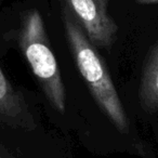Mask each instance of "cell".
<instances>
[{
	"mask_svg": "<svg viewBox=\"0 0 158 158\" xmlns=\"http://www.w3.org/2000/svg\"><path fill=\"white\" fill-rule=\"evenodd\" d=\"M91 44L102 48L112 46L118 33L116 22L108 13V0H64Z\"/></svg>",
	"mask_w": 158,
	"mask_h": 158,
	"instance_id": "cell-3",
	"label": "cell"
},
{
	"mask_svg": "<svg viewBox=\"0 0 158 158\" xmlns=\"http://www.w3.org/2000/svg\"><path fill=\"white\" fill-rule=\"evenodd\" d=\"M0 125L31 129L34 120L28 112L27 104L20 93L16 92L2 68L0 67Z\"/></svg>",
	"mask_w": 158,
	"mask_h": 158,
	"instance_id": "cell-4",
	"label": "cell"
},
{
	"mask_svg": "<svg viewBox=\"0 0 158 158\" xmlns=\"http://www.w3.org/2000/svg\"><path fill=\"white\" fill-rule=\"evenodd\" d=\"M136 2L140 5H152V3H157L158 0H136Z\"/></svg>",
	"mask_w": 158,
	"mask_h": 158,
	"instance_id": "cell-6",
	"label": "cell"
},
{
	"mask_svg": "<svg viewBox=\"0 0 158 158\" xmlns=\"http://www.w3.org/2000/svg\"><path fill=\"white\" fill-rule=\"evenodd\" d=\"M63 23L73 56L91 94L113 125L123 133L127 132L129 121L110 73L84 29L66 7L63 8Z\"/></svg>",
	"mask_w": 158,
	"mask_h": 158,
	"instance_id": "cell-1",
	"label": "cell"
},
{
	"mask_svg": "<svg viewBox=\"0 0 158 158\" xmlns=\"http://www.w3.org/2000/svg\"><path fill=\"white\" fill-rule=\"evenodd\" d=\"M141 105L147 112L158 110V46L152 50L140 86Z\"/></svg>",
	"mask_w": 158,
	"mask_h": 158,
	"instance_id": "cell-5",
	"label": "cell"
},
{
	"mask_svg": "<svg viewBox=\"0 0 158 158\" xmlns=\"http://www.w3.org/2000/svg\"><path fill=\"white\" fill-rule=\"evenodd\" d=\"M19 44L51 105L57 112L64 113L65 87L38 11H31L25 16L19 33Z\"/></svg>",
	"mask_w": 158,
	"mask_h": 158,
	"instance_id": "cell-2",
	"label": "cell"
}]
</instances>
